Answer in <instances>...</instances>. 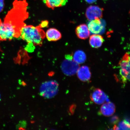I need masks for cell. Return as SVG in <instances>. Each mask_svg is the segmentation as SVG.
Instances as JSON below:
<instances>
[{
    "label": "cell",
    "mask_w": 130,
    "mask_h": 130,
    "mask_svg": "<svg viewBox=\"0 0 130 130\" xmlns=\"http://www.w3.org/2000/svg\"><path fill=\"white\" fill-rule=\"evenodd\" d=\"M48 22L47 21H44L42 22L39 26L41 28H44L47 27L48 25Z\"/></svg>",
    "instance_id": "cell-19"
},
{
    "label": "cell",
    "mask_w": 130,
    "mask_h": 130,
    "mask_svg": "<svg viewBox=\"0 0 130 130\" xmlns=\"http://www.w3.org/2000/svg\"><path fill=\"white\" fill-rule=\"evenodd\" d=\"M90 98L92 101L95 104L101 105L105 102L106 97L104 92L101 89H96L92 92Z\"/></svg>",
    "instance_id": "cell-7"
},
{
    "label": "cell",
    "mask_w": 130,
    "mask_h": 130,
    "mask_svg": "<svg viewBox=\"0 0 130 130\" xmlns=\"http://www.w3.org/2000/svg\"><path fill=\"white\" fill-rule=\"evenodd\" d=\"M77 77L79 79L84 82H86L90 79L91 74L88 67L84 66L79 68L77 71Z\"/></svg>",
    "instance_id": "cell-10"
},
{
    "label": "cell",
    "mask_w": 130,
    "mask_h": 130,
    "mask_svg": "<svg viewBox=\"0 0 130 130\" xmlns=\"http://www.w3.org/2000/svg\"><path fill=\"white\" fill-rule=\"evenodd\" d=\"M97 0H85V1L89 4H92L95 3Z\"/></svg>",
    "instance_id": "cell-21"
},
{
    "label": "cell",
    "mask_w": 130,
    "mask_h": 130,
    "mask_svg": "<svg viewBox=\"0 0 130 130\" xmlns=\"http://www.w3.org/2000/svg\"><path fill=\"white\" fill-rule=\"evenodd\" d=\"M120 75L121 78L124 83L129 81L130 79V56L129 53L124 55L119 63Z\"/></svg>",
    "instance_id": "cell-4"
},
{
    "label": "cell",
    "mask_w": 130,
    "mask_h": 130,
    "mask_svg": "<svg viewBox=\"0 0 130 130\" xmlns=\"http://www.w3.org/2000/svg\"><path fill=\"white\" fill-rule=\"evenodd\" d=\"M79 67V64L74 60L66 58L61 63V69L63 73L68 76L75 74Z\"/></svg>",
    "instance_id": "cell-5"
},
{
    "label": "cell",
    "mask_w": 130,
    "mask_h": 130,
    "mask_svg": "<svg viewBox=\"0 0 130 130\" xmlns=\"http://www.w3.org/2000/svg\"><path fill=\"white\" fill-rule=\"evenodd\" d=\"M45 33L39 26L35 27L25 25L21 31L20 37L28 43H32L34 45L41 46L43 43Z\"/></svg>",
    "instance_id": "cell-2"
},
{
    "label": "cell",
    "mask_w": 130,
    "mask_h": 130,
    "mask_svg": "<svg viewBox=\"0 0 130 130\" xmlns=\"http://www.w3.org/2000/svg\"><path fill=\"white\" fill-rule=\"evenodd\" d=\"M59 90V85L56 80H52L42 83L39 89L40 95L47 99L54 97L58 94Z\"/></svg>",
    "instance_id": "cell-3"
},
{
    "label": "cell",
    "mask_w": 130,
    "mask_h": 130,
    "mask_svg": "<svg viewBox=\"0 0 130 130\" xmlns=\"http://www.w3.org/2000/svg\"><path fill=\"white\" fill-rule=\"evenodd\" d=\"M104 41V39L102 36L95 34L90 37L89 43L92 48H98L102 46Z\"/></svg>",
    "instance_id": "cell-13"
},
{
    "label": "cell",
    "mask_w": 130,
    "mask_h": 130,
    "mask_svg": "<svg viewBox=\"0 0 130 130\" xmlns=\"http://www.w3.org/2000/svg\"><path fill=\"white\" fill-rule=\"evenodd\" d=\"M28 44L27 45L26 47L25 48L26 49L27 51L28 52H32L33 51L35 47L33 43H28Z\"/></svg>",
    "instance_id": "cell-18"
},
{
    "label": "cell",
    "mask_w": 130,
    "mask_h": 130,
    "mask_svg": "<svg viewBox=\"0 0 130 130\" xmlns=\"http://www.w3.org/2000/svg\"><path fill=\"white\" fill-rule=\"evenodd\" d=\"M115 106L111 102L103 104L101 108L100 111L104 116L109 117L112 116L115 111Z\"/></svg>",
    "instance_id": "cell-11"
},
{
    "label": "cell",
    "mask_w": 130,
    "mask_h": 130,
    "mask_svg": "<svg viewBox=\"0 0 130 130\" xmlns=\"http://www.w3.org/2000/svg\"><path fill=\"white\" fill-rule=\"evenodd\" d=\"M26 0H16L13 8L8 12L4 22L0 20V37L4 40L20 37L24 21L28 16Z\"/></svg>",
    "instance_id": "cell-1"
},
{
    "label": "cell",
    "mask_w": 130,
    "mask_h": 130,
    "mask_svg": "<svg viewBox=\"0 0 130 130\" xmlns=\"http://www.w3.org/2000/svg\"><path fill=\"white\" fill-rule=\"evenodd\" d=\"M88 27L90 31L95 34L100 33L103 28L101 21L98 18L91 20L88 25Z\"/></svg>",
    "instance_id": "cell-8"
},
{
    "label": "cell",
    "mask_w": 130,
    "mask_h": 130,
    "mask_svg": "<svg viewBox=\"0 0 130 130\" xmlns=\"http://www.w3.org/2000/svg\"><path fill=\"white\" fill-rule=\"evenodd\" d=\"M43 1L48 7L53 9L55 8L64 6L67 2V0H43Z\"/></svg>",
    "instance_id": "cell-14"
},
{
    "label": "cell",
    "mask_w": 130,
    "mask_h": 130,
    "mask_svg": "<svg viewBox=\"0 0 130 130\" xmlns=\"http://www.w3.org/2000/svg\"><path fill=\"white\" fill-rule=\"evenodd\" d=\"M86 16L89 20L96 18H101L103 16V9L98 6H89L86 10Z\"/></svg>",
    "instance_id": "cell-6"
},
{
    "label": "cell",
    "mask_w": 130,
    "mask_h": 130,
    "mask_svg": "<svg viewBox=\"0 0 130 130\" xmlns=\"http://www.w3.org/2000/svg\"><path fill=\"white\" fill-rule=\"evenodd\" d=\"M75 32L77 37L82 40H85L88 38L90 35L88 26L85 24H80L76 27Z\"/></svg>",
    "instance_id": "cell-9"
},
{
    "label": "cell",
    "mask_w": 130,
    "mask_h": 130,
    "mask_svg": "<svg viewBox=\"0 0 130 130\" xmlns=\"http://www.w3.org/2000/svg\"><path fill=\"white\" fill-rule=\"evenodd\" d=\"M27 126L26 121L23 120L19 122L16 126V129H25Z\"/></svg>",
    "instance_id": "cell-17"
},
{
    "label": "cell",
    "mask_w": 130,
    "mask_h": 130,
    "mask_svg": "<svg viewBox=\"0 0 130 130\" xmlns=\"http://www.w3.org/2000/svg\"><path fill=\"white\" fill-rule=\"evenodd\" d=\"M114 128L115 129H129V123L127 121L124 120L120 122L118 126H115Z\"/></svg>",
    "instance_id": "cell-16"
},
{
    "label": "cell",
    "mask_w": 130,
    "mask_h": 130,
    "mask_svg": "<svg viewBox=\"0 0 130 130\" xmlns=\"http://www.w3.org/2000/svg\"><path fill=\"white\" fill-rule=\"evenodd\" d=\"M73 58L74 60L78 64H81L86 61L87 59V56L84 51L79 50L75 52Z\"/></svg>",
    "instance_id": "cell-15"
},
{
    "label": "cell",
    "mask_w": 130,
    "mask_h": 130,
    "mask_svg": "<svg viewBox=\"0 0 130 130\" xmlns=\"http://www.w3.org/2000/svg\"><path fill=\"white\" fill-rule=\"evenodd\" d=\"M4 0H0V12H1L4 9Z\"/></svg>",
    "instance_id": "cell-20"
},
{
    "label": "cell",
    "mask_w": 130,
    "mask_h": 130,
    "mask_svg": "<svg viewBox=\"0 0 130 130\" xmlns=\"http://www.w3.org/2000/svg\"><path fill=\"white\" fill-rule=\"evenodd\" d=\"M45 37L50 41H56L60 39L62 36L61 32L57 29L51 28L47 30Z\"/></svg>",
    "instance_id": "cell-12"
}]
</instances>
